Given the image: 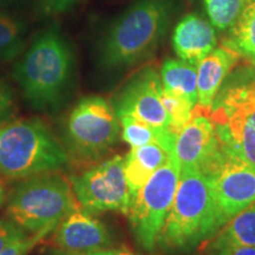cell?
I'll return each instance as SVG.
<instances>
[{"label": "cell", "mask_w": 255, "mask_h": 255, "mask_svg": "<svg viewBox=\"0 0 255 255\" xmlns=\"http://www.w3.org/2000/svg\"><path fill=\"white\" fill-rule=\"evenodd\" d=\"M162 101H163L165 111L169 116L168 129L178 135V132L189 122L195 105L184 100L183 97L167 91H162Z\"/></svg>", "instance_id": "603a6c76"}, {"label": "cell", "mask_w": 255, "mask_h": 255, "mask_svg": "<svg viewBox=\"0 0 255 255\" xmlns=\"http://www.w3.org/2000/svg\"><path fill=\"white\" fill-rule=\"evenodd\" d=\"M215 28L195 14H188L174 30L173 45L183 62L199 65L201 60L216 47Z\"/></svg>", "instance_id": "5bb4252c"}, {"label": "cell", "mask_w": 255, "mask_h": 255, "mask_svg": "<svg viewBox=\"0 0 255 255\" xmlns=\"http://www.w3.org/2000/svg\"><path fill=\"white\" fill-rule=\"evenodd\" d=\"M76 201L70 181L62 175L44 173L19 183L8 197L6 210L21 231L47 235L77 208Z\"/></svg>", "instance_id": "5b68a950"}, {"label": "cell", "mask_w": 255, "mask_h": 255, "mask_svg": "<svg viewBox=\"0 0 255 255\" xmlns=\"http://www.w3.org/2000/svg\"><path fill=\"white\" fill-rule=\"evenodd\" d=\"M181 168L175 156L151 175L130 203L129 221L138 246L152 252L157 245L180 181Z\"/></svg>", "instance_id": "ba28073f"}, {"label": "cell", "mask_w": 255, "mask_h": 255, "mask_svg": "<svg viewBox=\"0 0 255 255\" xmlns=\"http://www.w3.org/2000/svg\"><path fill=\"white\" fill-rule=\"evenodd\" d=\"M223 44L255 64V0L247 2L231 28V38Z\"/></svg>", "instance_id": "d6986e66"}, {"label": "cell", "mask_w": 255, "mask_h": 255, "mask_svg": "<svg viewBox=\"0 0 255 255\" xmlns=\"http://www.w3.org/2000/svg\"><path fill=\"white\" fill-rule=\"evenodd\" d=\"M26 237V233L21 231L15 223L12 221L0 220V253L12 242Z\"/></svg>", "instance_id": "484cf974"}, {"label": "cell", "mask_w": 255, "mask_h": 255, "mask_svg": "<svg viewBox=\"0 0 255 255\" xmlns=\"http://www.w3.org/2000/svg\"><path fill=\"white\" fill-rule=\"evenodd\" d=\"M209 180L226 223L255 201V169L229 155Z\"/></svg>", "instance_id": "7c38bea8"}, {"label": "cell", "mask_w": 255, "mask_h": 255, "mask_svg": "<svg viewBox=\"0 0 255 255\" xmlns=\"http://www.w3.org/2000/svg\"><path fill=\"white\" fill-rule=\"evenodd\" d=\"M248 1H252V0H248Z\"/></svg>", "instance_id": "f546056e"}, {"label": "cell", "mask_w": 255, "mask_h": 255, "mask_svg": "<svg viewBox=\"0 0 255 255\" xmlns=\"http://www.w3.org/2000/svg\"><path fill=\"white\" fill-rule=\"evenodd\" d=\"M174 156L181 170L196 169L208 178L219 170L228 154L219 141L210 111L195 105L189 122L176 137Z\"/></svg>", "instance_id": "30bf717a"}, {"label": "cell", "mask_w": 255, "mask_h": 255, "mask_svg": "<svg viewBox=\"0 0 255 255\" xmlns=\"http://www.w3.org/2000/svg\"><path fill=\"white\" fill-rule=\"evenodd\" d=\"M216 255H255V247L232 246L216 251Z\"/></svg>", "instance_id": "83f0119b"}, {"label": "cell", "mask_w": 255, "mask_h": 255, "mask_svg": "<svg viewBox=\"0 0 255 255\" xmlns=\"http://www.w3.org/2000/svg\"><path fill=\"white\" fill-rule=\"evenodd\" d=\"M232 246L255 247V201L226 223L213 240L212 251Z\"/></svg>", "instance_id": "ac0fdd59"}, {"label": "cell", "mask_w": 255, "mask_h": 255, "mask_svg": "<svg viewBox=\"0 0 255 255\" xmlns=\"http://www.w3.org/2000/svg\"><path fill=\"white\" fill-rule=\"evenodd\" d=\"M15 111L14 94L4 79L0 78V126L12 121Z\"/></svg>", "instance_id": "d4e9b609"}, {"label": "cell", "mask_w": 255, "mask_h": 255, "mask_svg": "<svg viewBox=\"0 0 255 255\" xmlns=\"http://www.w3.org/2000/svg\"><path fill=\"white\" fill-rule=\"evenodd\" d=\"M55 255H136L131 252L123 250H114V248H104V250H97L91 252H85V253H70V252L64 251H55Z\"/></svg>", "instance_id": "4316f807"}, {"label": "cell", "mask_w": 255, "mask_h": 255, "mask_svg": "<svg viewBox=\"0 0 255 255\" xmlns=\"http://www.w3.org/2000/svg\"><path fill=\"white\" fill-rule=\"evenodd\" d=\"M53 242L60 251L85 253L110 248L113 238L100 220L89 210L77 207L58 223Z\"/></svg>", "instance_id": "4fadbf2b"}, {"label": "cell", "mask_w": 255, "mask_h": 255, "mask_svg": "<svg viewBox=\"0 0 255 255\" xmlns=\"http://www.w3.org/2000/svg\"><path fill=\"white\" fill-rule=\"evenodd\" d=\"M119 121L122 126V139L131 148L156 142L161 131L132 116H121Z\"/></svg>", "instance_id": "7402d4cb"}, {"label": "cell", "mask_w": 255, "mask_h": 255, "mask_svg": "<svg viewBox=\"0 0 255 255\" xmlns=\"http://www.w3.org/2000/svg\"><path fill=\"white\" fill-rule=\"evenodd\" d=\"M120 121L114 108L98 96L77 102L64 123V141L70 154L95 161L110 151L120 138Z\"/></svg>", "instance_id": "52a82bcc"}, {"label": "cell", "mask_w": 255, "mask_h": 255, "mask_svg": "<svg viewBox=\"0 0 255 255\" xmlns=\"http://www.w3.org/2000/svg\"><path fill=\"white\" fill-rule=\"evenodd\" d=\"M163 91L177 95L197 104V68L183 60L167 59L161 69Z\"/></svg>", "instance_id": "e0dca14e"}, {"label": "cell", "mask_w": 255, "mask_h": 255, "mask_svg": "<svg viewBox=\"0 0 255 255\" xmlns=\"http://www.w3.org/2000/svg\"><path fill=\"white\" fill-rule=\"evenodd\" d=\"M25 45V24L13 14L0 12V62H9L21 56Z\"/></svg>", "instance_id": "ffe728a7"}, {"label": "cell", "mask_w": 255, "mask_h": 255, "mask_svg": "<svg viewBox=\"0 0 255 255\" xmlns=\"http://www.w3.org/2000/svg\"><path fill=\"white\" fill-rule=\"evenodd\" d=\"M239 57L238 52L223 44L201 60L197 69V104L200 107L212 111L223 79L238 62Z\"/></svg>", "instance_id": "9a60e30c"}, {"label": "cell", "mask_w": 255, "mask_h": 255, "mask_svg": "<svg viewBox=\"0 0 255 255\" xmlns=\"http://www.w3.org/2000/svg\"><path fill=\"white\" fill-rule=\"evenodd\" d=\"M210 24L220 31L231 30L237 23L247 0H202Z\"/></svg>", "instance_id": "44dd1931"}, {"label": "cell", "mask_w": 255, "mask_h": 255, "mask_svg": "<svg viewBox=\"0 0 255 255\" xmlns=\"http://www.w3.org/2000/svg\"><path fill=\"white\" fill-rule=\"evenodd\" d=\"M2 200H4V189H2V187L0 186V205H1Z\"/></svg>", "instance_id": "f1b7e54d"}, {"label": "cell", "mask_w": 255, "mask_h": 255, "mask_svg": "<svg viewBox=\"0 0 255 255\" xmlns=\"http://www.w3.org/2000/svg\"><path fill=\"white\" fill-rule=\"evenodd\" d=\"M68 162V152L41 120H15L0 126V174L4 176L52 173Z\"/></svg>", "instance_id": "277c9868"}, {"label": "cell", "mask_w": 255, "mask_h": 255, "mask_svg": "<svg viewBox=\"0 0 255 255\" xmlns=\"http://www.w3.org/2000/svg\"><path fill=\"white\" fill-rule=\"evenodd\" d=\"M84 0H38L37 12L41 17H57L71 11Z\"/></svg>", "instance_id": "cb8c5ba5"}, {"label": "cell", "mask_w": 255, "mask_h": 255, "mask_svg": "<svg viewBox=\"0 0 255 255\" xmlns=\"http://www.w3.org/2000/svg\"><path fill=\"white\" fill-rule=\"evenodd\" d=\"M170 11L169 0H138L130 6L102 38L101 68L126 69L149 58L165 34Z\"/></svg>", "instance_id": "3957f363"}, {"label": "cell", "mask_w": 255, "mask_h": 255, "mask_svg": "<svg viewBox=\"0 0 255 255\" xmlns=\"http://www.w3.org/2000/svg\"><path fill=\"white\" fill-rule=\"evenodd\" d=\"M161 77L154 69L138 72L122 89L114 102L117 117L132 116L157 130H167L169 116L162 101Z\"/></svg>", "instance_id": "8fae6325"}, {"label": "cell", "mask_w": 255, "mask_h": 255, "mask_svg": "<svg viewBox=\"0 0 255 255\" xmlns=\"http://www.w3.org/2000/svg\"><path fill=\"white\" fill-rule=\"evenodd\" d=\"M171 156L156 142L131 148L124 158V174L131 201L151 175L168 163Z\"/></svg>", "instance_id": "2e32d148"}, {"label": "cell", "mask_w": 255, "mask_h": 255, "mask_svg": "<svg viewBox=\"0 0 255 255\" xmlns=\"http://www.w3.org/2000/svg\"><path fill=\"white\" fill-rule=\"evenodd\" d=\"M225 223L209 178L196 169H183L157 245L169 251L191 250Z\"/></svg>", "instance_id": "7a4b0ae2"}, {"label": "cell", "mask_w": 255, "mask_h": 255, "mask_svg": "<svg viewBox=\"0 0 255 255\" xmlns=\"http://www.w3.org/2000/svg\"><path fill=\"white\" fill-rule=\"evenodd\" d=\"M70 183L78 203L89 212H121L128 215L131 197L122 156H114L84 173L71 176Z\"/></svg>", "instance_id": "9c48e42d"}, {"label": "cell", "mask_w": 255, "mask_h": 255, "mask_svg": "<svg viewBox=\"0 0 255 255\" xmlns=\"http://www.w3.org/2000/svg\"><path fill=\"white\" fill-rule=\"evenodd\" d=\"M210 119L223 150L255 169V81L225 89Z\"/></svg>", "instance_id": "8992f818"}, {"label": "cell", "mask_w": 255, "mask_h": 255, "mask_svg": "<svg viewBox=\"0 0 255 255\" xmlns=\"http://www.w3.org/2000/svg\"><path fill=\"white\" fill-rule=\"evenodd\" d=\"M76 58L69 40L53 25L39 32L14 64L13 78L32 109L56 113L75 87Z\"/></svg>", "instance_id": "6da1fadb"}]
</instances>
